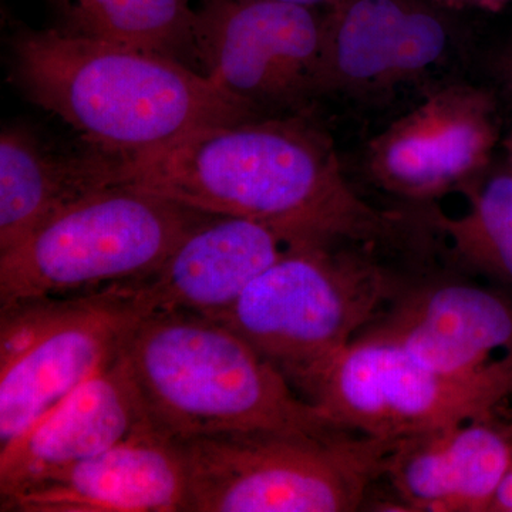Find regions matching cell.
Here are the masks:
<instances>
[{"label": "cell", "instance_id": "cell-7", "mask_svg": "<svg viewBox=\"0 0 512 512\" xmlns=\"http://www.w3.org/2000/svg\"><path fill=\"white\" fill-rule=\"evenodd\" d=\"M343 429L399 440L491 414L512 394V355L448 373L387 340L360 335L298 387Z\"/></svg>", "mask_w": 512, "mask_h": 512}, {"label": "cell", "instance_id": "cell-5", "mask_svg": "<svg viewBox=\"0 0 512 512\" xmlns=\"http://www.w3.org/2000/svg\"><path fill=\"white\" fill-rule=\"evenodd\" d=\"M221 433L175 441L185 512H350L384 476L396 440Z\"/></svg>", "mask_w": 512, "mask_h": 512}, {"label": "cell", "instance_id": "cell-22", "mask_svg": "<svg viewBox=\"0 0 512 512\" xmlns=\"http://www.w3.org/2000/svg\"><path fill=\"white\" fill-rule=\"evenodd\" d=\"M439 2L448 9L463 13V10L474 8L497 9L510 2V0H439Z\"/></svg>", "mask_w": 512, "mask_h": 512}, {"label": "cell", "instance_id": "cell-24", "mask_svg": "<svg viewBox=\"0 0 512 512\" xmlns=\"http://www.w3.org/2000/svg\"><path fill=\"white\" fill-rule=\"evenodd\" d=\"M501 144H503L505 151V163L510 165L512 168V130L510 131V134L504 138L503 143Z\"/></svg>", "mask_w": 512, "mask_h": 512}, {"label": "cell", "instance_id": "cell-16", "mask_svg": "<svg viewBox=\"0 0 512 512\" xmlns=\"http://www.w3.org/2000/svg\"><path fill=\"white\" fill-rule=\"evenodd\" d=\"M511 464L510 440L473 420L396 440L384 476L409 511L487 512Z\"/></svg>", "mask_w": 512, "mask_h": 512}, {"label": "cell", "instance_id": "cell-3", "mask_svg": "<svg viewBox=\"0 0 512 512\" xmlns=\"http://www.w3.org/2000/svg\"><path fill=\"white\" fill-rule=\"evenodd\" d=\"M121 356L154 429L173 441L349 431L293 392L271 360L210 316L151 313L130 333Z\"/></svg>", "mask_w": 512, "mask_h": 512}, {"label": "cell", "instance_id": "cell-23", "mask_svg": "<svg viewBox=\"0 0 512 512\" xmlns=\"http://www.w3.org/2000/svg\"><path fill=\"white\" fill-rule=\"evenodd\" d=\"M278 2L292 3V5L306 6V8L329 10L338 6L342 0H278Z\"/></svg>", "mask_w": 512, "mask_h": 512}, {"label": "cell", "instance_id": "cell-8", "mask_svg": "<svg viewBox=\"0 0 512 512\" xmlns=\"http://www.w3.org/2000/svg\"><path fill=\"white\" fill-rule=\"evenodd\" d=\"M146 316L133 282L0 306V448L109 365Z\"/></svg>", "mask_w": 512, "mask_h": 512}, {"label": "cell", "instance_id": "cell-19", "mask_svg": "<svg viewBox=\"0 0 512 512\" xmlns=\"http://www.w3.org/2000/svg\"><path fill=\"white\" fill-rule=\"evenodd\" d=\"M463 191L470 205L460 217L421 208L427 235H439L457 264L512 285V168L491 165Z\"/></svg>", "mask_w": 512, "mask_h": 512}, {"label": "cell", "instance_id": "cell-12", "mask_svg": "<svg viewBox=\"0 0 512 512\" xmlns=\"http://www.w3.org/2000/svg\"><path fill=\"white\" fill-rule=\"evenodd\" d=\"M306 239L249 218L212 215L192 229L153 274L133 282L146 315L215 316L282 255Z\"/></svg>", "mask_w": 512, "mask_h": 512}, {"label": "cell", "instance_id": "cell-11", "mask_svg": "<svg viewBox=\"0 0 512 512\" xmlns=\"http://www.w3.org/2000/svg\"><path fill=\"white\" fill-rule=\"evenodd\" d=\"M423 94L419 106L367 141L360 164L377 188L424 207L480 178L503 138L493 87L457 76Z\"/></svg>", "mask_w": 512, "mask_h": 512}, {"label": "cell", "instance_id": "cell-15", "mask_svg": "<svg viewBox=\"0 0 512 512\" xmlns=\"http://www.w3.org/2000/svg\"><path fill=\"white\" fill-rule=\"evenodd\" d=\"M153 427L121 350L59 407L0 448V498Z\"/></svg>", "mask_w": 512, "mask_h": 512}, {"label": "cell", "instance_id": "cell-20", "mask_svg": "<svg viewBox=\"0 0 512 512\" xmlns=\"http://www.w3.org/2000/svg\"><path fill=\"white\" fill-rule=\"evenodd\" d=\"M490 74L501 92L512 100V46L505 47L490 60Z\"/></svg>", "mask_w": 512, "mask_h": 512}, {"label": "cell", "instance_id": "cell-17", "mask_svg": "<svg viewBox=\"0 0 512 512\" xmlns=\"http://www.w3.org/2000/svg\"><path fill=\"white\" fill-rule=\"evenodd\" d=\"M121 185V160L87 146L64 151L35 131L5 127L0 136V252L97 192Z\"/></svg>", "mask_w": 512, "mask_h": 512}, {"label": "cell", "instance_id": "cell-4", "mask_svg": "<svg viewBox=\"0 0 512 512\" xmlns=\"http://www.w3.org/2000/svg\"><path fill=\"white\" fill-rule=\"evenodd\" d=\"M377 254L353 244L296 245L210 318L235 330L299 387L400 292L399 279Z\"/></svg>", "mask_w": 512, "mask_h": 512}, {"label": "cell", "instance_id": "cell-14", "mask_svg": "<svg viewBox=\"0 0 512 512\" xmlns=\"http://www.w3.org/2000/svg\"><path fill=\"white\" fill-rule=\"evenodd\" d=\"M360 335L392 342L443 372L473 373L501 359L497 353H512V305L481 286L433 282L397 293Z\"/></svg>", "mask_w": 512, "mask_h": 512}, {"label": "cell", "instance_id": "cell-6", "mask_svg": "<svg viewBox=\"0 0 512 512\" xmlns=\"http://www.w3.org/2000/svg\"><path fill=\"white\" fill-rule=\"evenodd\" d=\"M212 215L128 185L97 192L0 252V306L140 281Z\"/></svg>", "mask_w": 512, "mask_h": 512}, {"label": "cell", "instance_id": "cell-2", "mask_svg": "<svg viewBox=\"0 0 512 512\" xmlns=\"http://www.w3.org/2000/svg\"><path fill=\"white\" fill-rule=\"evenodd\" d=\"M12 74L32 103L121 161L202 128L264 119L173 57L60 28L16 33Z\"/></svg>", "mask_w": 512, "mask_h": 512}, {"label": "cell", "instance_id": "cell-13", "mask_svg": "<svg viewBox=\"0 0 512 512\" xmlns=\"http://www.w3.org/2000/svg\"><path fill=\"white\" fill-rule=\"evenodd\" d=\"M2 511L181 512L185 477L175 441L154 427L0 498Z\"/></svg>", "mask_w": 512, "mask_h": 512}, {"label": "cell", "instance_id": "cell-9", "mask_svg": "<svg viewBox=\"0 0 512 512\" xmlns=\"http://www.w3.org/2000/svg\"><path fill=\"white\" fill-rule=\"evenodd\" d=\"M326 10L278 0H201L197 69L259 117L312 111L322 97Z\"/></svg>", "mask_w": 512, "mask_h": 512}, {"label": "cell", "instance_id": "cell-10", "mask_svg": "<svg viewBox=\"0 0 512 512\" xmlns=\"http://www.w3.org/2000/svg\"><path fill=\"white\" fill-rule=\"evenodd\" d=\"M460 15L439 0H342L326 10L322 97L383 100L457 77L471 55Z\"/></svg>", "mask_w": 512, "mask_h": 512}, {"label": "cell", "instance_id": "cell-18", "mask_svg": "<svg viewBox=\"0 0 512 512\" xmlns=\"http://www.w3.org/2000/svg\"><path fill=\"white\" fill-rule=\"evenodd\" d=\"M52 3L64 32L160 53L198 70L195 8L191 0H52Z\"/></svg>", "mask_w": 512, "mask_h": 512}, {"label": "cell", "instance_id": "cell-1", "mask_svg": "<svg viewBox=\"0 0 512 512\" xmlns=\"http://www.w3.org/2000/svg\"><path fill=\"white\" fill-rule=\"evenodd\" d=\"M121 185L306 241L380 252L420 237L416 212L380 210L353 190L313 110L194 131L123 161Z\"/></svg>", "mask_w": 512, "mask_h": 512}, {"label": "cell", "instance_id": "cell-21", "mask_svg": "<svg viewBox=\"0 0 512 512\" xmlns=\"http://www.w3.org/2000/svg\"><path fill=\"white\" fill-rule=\"evenodd\" d=\"M487 512H512V464L497 485Z\"/></svg>", "mask_w": 512, "mask_h": 512}]
</instances>
